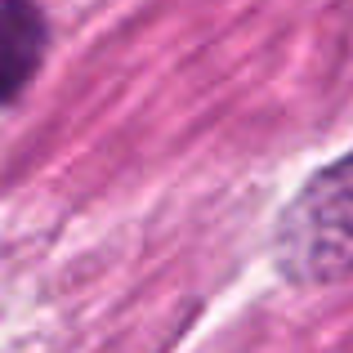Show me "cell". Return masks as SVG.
<instances>
[{
	"label": "cell",
	"instance_id": "obj_1",
	"mask_svg": "<svg viewBox=\"0 0 353 353\" xmlns=\"http://www.w3.org/2000/svg\"><path fill=\"white\" fill-rule=\"evenodd\" d=\"M277 259L291 282L327 286L353 277V152L322 165L282 210Z\"/></svg>",
	"mask_w": 353,
	"mask_h": 353
},
{
	"label": "cell",
	"instance_id": "obj_2",
	"mask_svg": "<svg viewBox=\"0 0 353 353\" xmlns=\"http://www.w3.org/2000/svg\"><path fill=\"white\" fill-rule=\"evenodd\" d=\"M45 54V14L32 0H5V99L18 103Z\"/></svg>",
	"mask_w": 353,
	"mask_h": 353
}]
</instances>
